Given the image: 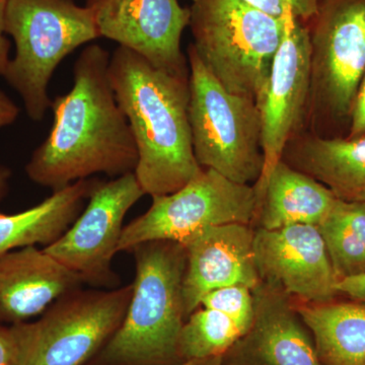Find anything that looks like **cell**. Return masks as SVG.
Here are the masks:
<instances>
[{"label": "cell", "mask_w": 365, "mask_h": 365, "mask_svg": "<svg viewBox=\"0 0 365 365\" xmlns=\"http://www.w3.org/2000/svg\"><path fill=\"white\" fill-rule=\"evenodd\" d=\"M318 228L338 279L365 273V201L338 199Z\"/></svg>", "instance_id": "21"}, {"label": "cell", "mask_w": 365, "mask_h": 365, "mask_svg": "<svg viewBox=\"0 0 365 365\" xmlns=\"http://www.w3.org/2000/svg\"><path fill=\"white\" fill-rule=\"evenodd\" d=\"M0 365H18L16 348L11 327L0 324Z\"/></svg>", "instance_id": "27"}, {"label": "cell", "mask_w": 365, "mask_h": 365, "mask_svg": "<svg viewBox=\"0 0 365 365\" xmlns=\"http://www.w3.org/2000/svg\"><path fill=\"white\" fill-rule=\"evenodd\" d=\"M295 309L323 365H365V304L332 300Z\"/></svg>", "instance_id": "20"}, {"label": "cell", "mask_w": 365, "mask_h": 365, "mask_svg": "<svg viewBox=\"0 0 365 365\" xmlns=\"http://www.w3.org/2000/svg\"><path fill=\"white\" fill-rule=\"evenodd\" d=\"M9 0H0V76H4L9 61L11 42L6 37V14Z\"/></svg>", "instance_id": "28"}, {"label": "cell", "mask_w": 365, "mask_h": 365, "mask_svg": "<svg viewBox=\"0 0 365 365\" xmlns=\"http://www.w3.org/2000/svg\"><path fill=\"white\" fill-rule=\"evenodd\" d=\"M312 44L309 103L350 116L365 73V0H319L307 24ZM309 109V108H307Z\"/></svg>", "instance_id": "9"}, {"label": "cell", "mask_w": 365, "mask_h": 365, "mask_svg": "<svg viewBox=\"0 0 365 365\" xmlns=\"http://www.w3.org/2000/svg\"><path fill=\"white\" fill-rule=\"evenodd\" d=\"M189 76L162 71L122 46L110 58L112 88L138 153L134 175L145 195L173 193L203 170L192 145Z\"/></svg>", "instance_id": "2"}, {"label": "cell", "mask_w": 365, "mask_h": 365, "mask_svg": "<svg viewBox=\"0 0 365 365\" xmlns=\"http://www.w3.org/2000/svg\"><path fill=\"white\" fill-rule=\"evenodd\" d=\"M350 119L351 124L348 138L365 136V73L355 97Z\"/></svg>", "instance_id": "25"}, {"label": "cell", "mask_w": 365, "mask_h": 365, "mask_svg": "<svg viewBox=\"0 0 365 365\" xmlns=\"http://www.w3.org/2000/svg\"><path fill=\"white\" fill-rule=\"evenodd\" d=\"M200 307L225 314L240 327L244 335L253 324V292L244 285H230L212 290L201 300Z\"/></svg>", "instance_id": "23"}, {"label": "cell", "mask_w": 365, "mask_h": 365, "mask_svg": "<svg viewBox=\"0 0 365 365\" xmlns=\"http://www.w3.org/2000/svg\"><path fill=\"white\" fill-rule=\"evenodd\" d=\"M83 284L78 275L44 249L9 252L0 257V324L30 322Z\"/></svg>", "instance_id": "16"}, {"label": "cell", "mask_w": 365, "mask_h": 365, "mask_svg": "<svg viewBox=\"0 0 365 365\" xmlns=\"http://www.w3.org/2000/svg\"><path fill=\"white\" fill-rule=\"evenodd\" d=\"M339 198L313 177L281 160L258 198V227L278 230L294 225L318 227Z\"/></svg>", "instance_id": "18"}, {"label": "cell", "mask_w": 365, "mask_h": 365, "mask_svg": "<svg viewBox=\"0 0 365 365\" xmlns=\"http://www.w3.org/2000/svg\"><path fill=\"white\" fill-rule=\"evenodd\" d=\"M110 58L101 45L81 50L71 90L53 98L51 130L26 165L35 184L53 192L93 175L117 178L135 170L138 153L112 88Z\"/></svg>", "instance_id": "1"}, {"label": "cell", "mask_w": 365, "mask_h": 365, "mask_svg": "<svg viewBox=\"0 0 365 365\" xmlns=\"http://www.w3.org/2000/svg\"><path fill=\"white\" fill-rule=\"evenodd\" d=\"M244 333L232 319L215 309L200 307L185 321L179 337L182 361L222 356Z\"/></svg>", "instance_id": "22"}, {"label": "cell", "mask_w": 365, "mask_h": 365, "mask_svg": "<svg viewBox=\"0 0 365 365\" xmlns=\"http://www.w3.org/2000/svg\"><path fill=\"white\" fill-rule=\"evenodd\" d=\"M252 292L253 324L223 355V365H323L292 299L262 282Z\"/></svg>", "instance_id": "15"}, {"label": "cell", "mask_w": 365, "mask_h": 365, "mask_svg": "<svg viewBox=\"0 0 365 365\" xmlns=\"http://www.w3.org/2000/svg\"><path fill=\"white\" fill-rule=\"evenodd\" d=\"M144 195L134 173L110 181L97 180L78 217L57 241L43 249L83 283L116 288L119 278L112 263L119 253L124 218Z\"/></svg>", "instance_id": "10"}, {"label": "cell", "mask_w": 365, "mask_h": 365, "mask_svg": "<svg viewBox=\"0 0 365 365\" xmlns=\"http://www.w3.org/2000/svg\"><path fill=\"white\" fill-rule=\"evenodd\" d=\"M338 294L365 302V273L342 278L336 285Z\"/></svg>", "instance_id": "26"}, {"label": "cell", "mask_w": 365, "mask_h": 365, "mask_svg": "<svg viewBox=\"0 0 365 365\" xmlns=\"http://www.w3.org/2000/svg\"><path fill=\"white\" fill-rule=\"evenodd\" d=\"M11 170L6 165H0V202L6 198L9 190Z\"/></svg>", "instance_id": "30"}, {"label": "cell", "mask_w": 365, "mask_h": 365, "mask_svg": "<svg viewBox=\"0 0 365 365\" xmlns=\"http://www.w3.org/2000/svg\"><path fill=\"white\" fill-rule=\"evenodd\" d=\"M143 215L125 225L118 252H131L143 242H185L205 228L256 222L258 198L254 185L230 181L203 169L182 188L153 196Z\"/></svg>", "instance_id": "8"}, {"label": "cell", "mask_w": 365, "mask_h": 365, "mask_svg": "<svg viewBox=\"0 0 365 365\" xmlns=\"http://www.w3.org/2000/svg\"><path fill=\"white\" fill-rule=\"evenodd\" d=\"M285 20L244 0H192L194 49L230 93L256 101L270 73Z\"/></svg>", "instance_id": "5"}, {"label": "cell", "mask_w": 365, "mask_h": 365, "mask_svg": "<svg viewBox=\"0 0 365 365\" xmlns=\"http://www.w3.org/2000/svg\"><path fill=\"white\" fill-rule=\"evenodd\" d=\"M275 19L294 18L302 23L312 21L318 11L319 0H244Z\"/></svg>", "instance_id": "24"}, {"label": "cell", "mask_w": 365, "mask_h": 365, "mask_svg": "<svg viewBox=\"0 0 365 365\" xmlns=\"http://www.w3.org/2000/svg\"><path fill=\"white\" fill-rule=\"evenodd\" d=\"M133 285L81 288L60 297L34 322L11 327L18 365H83L123 321Z\"/></svg>", "instance_id": "7"}, {"label": "cell", "mask_w": 365, "mask_h": 365, "mask_svg": "<svg viewBox=\"0 0 365 365\" xmlns=\"http://www.w3.org/2000/svg\"><path fill=\"white\" fill-rule=\"evenodd\" d=\"M176 365H223V355L208 359L184 360Z\"/></svg>", "instance_id": "31"}, {"label": "cell", "mask_w": 365, "mask_h": 365, "mask_svg": "<svg viewBox=\"0 0 365 365\" xmlns=\"http://www.w3.org/2000/svg\"><path fill=\"white\" fill-rule=\"evenodd\" d=\"M281 160L313 177L344 201H365V136H294Z\"/></svg>", "instance_id": "17"}, {"label": "cell", "mask_w": 365, "mask_h": 365, "mask_svg": "<svg viewBox=\"0 0 365 365\" xmlns=\"http://www.w3.org/2000/svg\"><path fill=\"white\" fill-rule=\"evenodd\" d=\"M312 44L309 28L294 18L285 19L282 40L270 73L256 98L261 120L264 169L254 185L257 198L287 143L299 130L309 108Z\"/></svg>", "instance_id": "11"}, {"label": "cell", "mask_w": 365, "mask_h": 365, "mask_svg": "<svg viewBox=\"0 0 365 365\" xmlns=\"http://www.w3.org/2000/svg\"><path fill=\"white\" fill-rule=\"evenodd\" d=\"M254 237L253 225L230 223L205 228L182 245L187 256L182 281L186 319L212 290L230 285L253 290L260 284Z\"/></svg>", "instance_id": "14"}, {"label": "cell", "mask_w": 365, "mask_h": 365, "mask_svg": "<svg viewBox=\"0 0 365 365\" xmlns=\"http://www.w3.org/2000/svg\"><path fill=\"white\" fill-rule=\"evenodd\" d=\"M20 115V108L0 88V128L14 124Z\"/></svg>", "instance_id": "29"}, {"label": "cell", "mask_w": 365, "mask_h": 365, "mask_svg": "<svg viewBox=\"0 0 365 365\" xmlns=\"http://www.w3.org/2000/svg\"><path fill=\"white\" fill-rule=\"evenodd\" d=\"M192 145L203 169L230 181L255 185L264 169L256 101L230 93L209 71L193 46L187 49Z\"/></svg>", "instance_id": "6"}, {"label": "cell", "mask_w": 365, "mask_h": 365, "mask_svg": "<svg viewBox=\"0 0 365 365\" xmlns=\"http://www.w3.org/2000/svg\"><path fill=\"white\" fill-rule=\"evenodd\" d=\"M6 34L16 54L2 78L20 95L29 118L41 122L51 108L49 83L57 67L101 38L95 18L74 0H9Z\"/></svg>", "instance_id": "4"}, {"label": "cell", "mask_w": 365, "mask_h": 365, "mask_svg": "<svg viewBox=\"0 0 365 365\" xmlns=\"http://www.w3.org/2000/svg\"><path fill=\"white\" fill-rule=\"evenodd\" d=\"M255 261L261 282L304 304L332 302L338 279L314 225L255 230Z\"/></svg>", "instance_id": "13"}, {"label": "cell", "mask_w": 365, "mask_h": 365, "mask_svg": "<svg viewBox=\"0 0 365 365\" xmlns=\"http://www.w3.org/2000/svg\"><path fill=\"white\" fill-rule=\"evenodd\" d=\"M135 279L121 325L103 348L105 365H176L185 317L186 250L180 242H143L132 250Z\"/></svg>", "instance_id": "3"}, {"label": "cell", "mask_w": 365, "mask_h": 365, "mask_svg": "<svg viewBox=\"0 0 365 365\" xmlns=\"http://www.w3.org/2000/svg\"><path fill=\"white\" fill-rule=\"evenodd\" d=\"M101 38L114 41L170 73L189 76L182 36L190 6L179 0H86Z\"/></svg>", "instance_id": "12"}, {"label": "cell", "mask_w": 365, "mask_h": 365, "mask_svg": "<svg viewBox=\"0 0 365 365\" xmlns=\"http://www.w3.org/2000/svg\"><path fill=\"white\" fill-rule=\"evenodd\" d=\"M97 180H79L21 212L0 213V257L26 247L45 248L57 241L85 208Z\"/></svg>", "instance_id": "19"}]
</instances>
